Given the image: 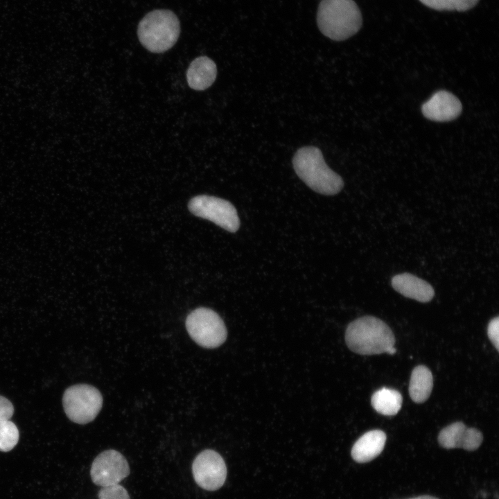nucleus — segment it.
<instances>
[{
    "instance_id": "obj_16",
    "label": "nucleus",
    "mask_w": 499,
    "mask_h": 499,
    "mask_svg": "<svg viewBox=\"0 0 499 499\" xmlns=\"http://www.w3.org/2000/svg\"><path fill=\"white\" fill-rule=\"evenodd\" d=\"M403 398L397 390L383 387L375 392L371 399L373 408L385 416L396 414L401 408Z\"/></svg>"
},
{
    "instance_id": "obj_17",
    "label": "nucleus",
    "mask_w": 499,
    "mask_h": 499,
    "mask_svg": "<svg viewBox=\"0 0 499 499\" xmlns=\"http://www.w3.org/2000/svg\"><path fill=\"white\" fill-rule=\"evenodd\" d=\"M423 5L437 10L466 11L473 8L479 0H419Z\"/></svg>"
},
{
    "instance_id": "obj_18",
    "label": "nucleus",
    "mask_w": 499,
    "mask_h": 499,
    "mask_svg": "<svg viewBox=\"0 0 499 499\" xmlns=\"http://www.w3.org/2000/svg\"><path fill=\"white\" fill-rule=\"evenodd\" d=\"M19 430L9 419L0 420V451L12 450L19 440Z\"/></svg>"
},
{
    "instance_id": "obj_6",
    "label": "nucleus",
    "mask_w": 499,
    "mask_h": 499,
    "mask_svg": "<svg viewBox=\"0 0 499 499\" xmlns=\"http://www.w3.org/2000/svg\"><path fill=\"white\" fill-rule=\"evenodd\" d=\"M103 401L98 389L87 384L69 387L62 397L67 416L71 421L79 424L93 421L101 410Z\"/></svg>"
},
{
    "instance_id": "obj_8",
    "label": "nucleus",
    "mask_w": 499,
    "mask_h": 499,
    "mask_svg": "<svg viewBox=\"0 0 499 499\" xmlns=\"http://www.w3.org/2000/svg\"><path fill=\"white\" fill-rule=\"evenodd\" d=\"M192 473L199 487L207 491H216L225 482L227 467L218 453L207 449L200 453L194 459Z\"/></svg>"
},
{
    "instance_id": "obj_7",
    "label": "nucleus",
    "mask_w": 499,
    "mask_h": 499,
    "mask_svg": "<svg viewBox=\"0 0 499 499\" xmlns=\"http://www.w3.org/2000/svg\"><path fill=\"white\" fill-rule=\"evenodd\" d=\"M188 207L195 216L209 220L230 232L240 226L237 211L229 201L207 195H197L189 202Z\"/></svg>"
},
{
    "instance_id": "obj_19",
    "label": "nucleus",
    "mask_w": 499,
    "mask_h": 499,
    "mask_svg": "<svg viewBox=\"0 0 499 499\" xmlns=\"http://www.w3.org/2000/svg\"><path fill=\"white\" fill-rule=\"evenodd\" d=\"M98 497V499H130L127 490L119 484L102 487Z\"/></svg>"
},
{
    "instance_id": "obj_4",
    "label": "nucleus",
    "mask_w": 499,
    "mask_h": 499,
    "mask_svg": "<svg viewBox=\"0 0 499 499\" xmlns=\"http://www.w3.org/2000/svg\"><path fill=\"white\" fill-rule=\"evenodd\" d=\"M180 33L177 16L167 10H156L140 21L137 34L141 44L152 53L168 51L177 41Z\"/></svg>"
},
{
    "instance_id": "obj_11",
    "label": "nucleus",
    "mask_w": 499,
    "mask_h": 499,
    "mask_svg": "<svg viewBox=\"0 0 499 499\" xmlns=\"http://www.w3.org/2000/svg\"><path fill=\"white\" fill-rule=\"evenodd\" d=\"M462 110L459 100L445 90L435 92L421 107L426 119L439 122L454 120L461 114Z\"/></svg>"
},
{
    "instance_id": "obj_12",
    "label": "nucleus",
    "mask_w": 499,
    "mask_h": 499,
    "mask_svg": "<svg viewBox=\"0 0 499 499\" xmlns=\"http://www.w3.org/2000/svg\"><path fill=\"white\" fill-rule=\"evenodd\" d=\"M392 286L405 297L423 303L430 301L435 295V290L430 283L407 272L394 276Z\"/></svg>"
},
{
    "instance_id": "obj_1",
    "label": "nucleus",
    "mask_w": 499,
    "mask_h": 499,
    "mask_svg": "<svg viewBox=\"0 0 499 499\" xmlns=\"http://www.w3.org/2000/svg\"><path fill=\"white\" fill-rule=\"evenodd\" d=\"M292 164L297 176L317 193L335 195L344 186L342 177L329 168L322 152L317 147L299 148L293 157Z\"/></svg>"
},
{
    "instance_id": "obj_20",
    "label": "nucleus",
    "mask_w": 499,
    "mask_h": 499,
    "mask_svg": "<svg viewBox=\"0 0 499 499\" xmlns=\"http://www.w3.org/2000/svg\"><path fill=\"white\" fill-rule=\"evenodd\" d=\"M487 335L496 350L499 351V317L498 316L489 322L487 326Z\"/></svg>"
},
{
    "instance_id": "obj_5",
    "label": "nucleus",
    "mask_w": 499,
    "mask_h": 499,
    "mask_svg": "<svg viewBox=\"0 0 499 499\" xmlns=\"http://www.w3.org/2000/svg\"><path fill=\"white\" fill-rule=\"evenodd\" d=\"M186 328L190 337L204 348H216L227 338L224 322L217 313L208 308L191 311L186 317Z\"/></svg>"
},
{
    "instance_id": "obj_9",
    "label": "nucleus",
    "mask_w": 499,
    "mask_h": 499,
    "mask_svg": "<svg viewBox=\"0 0 499 499\" xmlns=\"http://www.w3.org/2000/svg\"><path fill=\"white\" fill-rule=\"evenodd\" d=\"M130 472L125 457L119 451L109 449L94 459L90 475L95 484L103 487L119 484L129 475Z\"/></svg>"
},
{
    "instance_id": "obj_13",
    "label": "nucleus",
    "mask_w": 499,
    "mask_h": 499,
    "mask_svg": "<svg viewBox=\"0 0 499 499\" xmlns=\"http://www.w3.org/2000/svg\"><path fill=\"white\" fill-rule=\"evenodd\" d=\"M386 435L380 430H373L362 435L353 444L351 457L358 463H366L378 456L383 451Z\"/></svg>"
},
{
    "instance_id": "obj_14",
    "label": "nucleus",
    "mask_w": 499,
    "mask_h": 499,
    "mask_svg": "<svg viewBox=\"0 0 499 499\" xmlns=\"http://www.w3.org/2000/svg\"><path fill=\"white\" fill-rule=\"evenodd\" d=\"M216 76V65L207 56H200L193 60L186 71L189 86L197 91L209 88L215 81Z\"/></svg>"
},
{
    "instance_id": "obj_21",
    "label": "nucleus",
    "mask_w": 499,
    "mask_h": 499,
    "mask_svg": "<svg viewBox=\"0 0 499 499\" xmlns=\"http://www.w3.org/2000/svg\"><path fill=\"white\" fill-rule=\"evenodd\" d=\"M14 413V407L6 398L0 396V420L10 419Z\"/></svg>"
},
{
    "instance_id": "obj_3",
    "label": "nucleus",
    "mask_w": 499,
    "mask_h": 499,
    "mask_svg": "<svg viewBox=\"0 0 499 499\" xmlns=\"http://www.w3.org/2000/svg\"><path fill=\"white\" fill-rule=\"evenodd\" d=\"M348 347L360 355L388 353L395 338L391 329L381 319L364 316L351 322L345 333Z\"/></svg>"
},
{
    "instance_id": "obj_2",
    "label": "nucleus",
    "mask_w": 499,
    "mask_h": 499,
    "mask_svg": "<svg viewBox=\"0 0 499 499\" xmlns=\"http://www.w3.org/2000/svg\"><path fill=\"white\" fill-rule=\"evenodd\" d=\"M317 21L323 35L335 41L345 40L361 28V12L353 0H322Z\"/></svg>"
},
{
    "instance_id": "obj_15",
    "label": "nucleus",
    "mask_w": 499,
    "mask_h": 499,
    "mask_svg": "<svg viewBox=\"0 0 499 499\" xmlns=\"http://www.w3.org/2000/svg\"><path fill=\"white\" fill-rule=\"evenodd\" d=\"M433 387V378L430 370L424 365L415 367L412 371L409 394L412 400L417 403L425 402L430 396Z\"/></svg>"
},
{
    "instance_id": "obj_22",
    "label": "nucleus",
    "mask_w": 499,
    "mask_h": 499,
    "mask_svg": "<svg viewBox=\"0 0 499 499\" xmlns=\"http://www.w3.org/2000/svg\"><path fill=\"white\" fill-rule=\"evenodd\" d=\"M409 499H439V498H436V497H434V496H432L424 495V496H418V497H415V498H409Z\"/></svg>"
},
{
    "instance_id": "obj_10",
    "label": "nucleus",
    "mask_w": 499,
    "mask_h": 499,
    "mask_svg": "<svg viewBox=\"0 0 499 499\" xmlns=\"http://www.w3.org/2000/svg\"><path fill=\"white\" fill-rule=\"evenodd\" d=\"M483 440L480 430L468 428L462 422H455L444 429L438 435L439 445L444 448H462L473 451L479 448Z\"/></svg>"
}]
</instances>
